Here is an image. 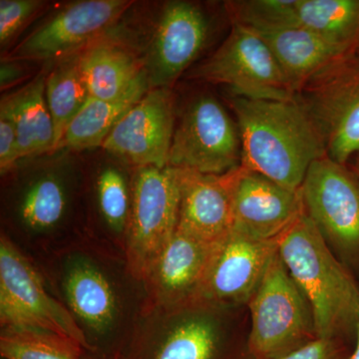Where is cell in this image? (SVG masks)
<instances>
[{
    "instance_id": "6",
    "label": "cell",
    "mask_w": 359,
    "mask_h": 359,
    "mask_svg": "<svg viewBox=\"0 0 359 359\" xmlns=\"http://www.w3.org/2000/svg\"><path fill=\"white\" fill-rule=\"evenodd\" d=\"M0 330L32 332L83 349L86 342L39 266L0 233Z\"/></svg>"
},
{
    "instance_id": "1",
    "label": "cell",
    "mask_w": 359,
    "mask_h": 359,
    "mask_svg": "<svg viewBox=\"0 0 359 359\" xmlns=\"http://www.w3.org/2000/svg\"><path fill=\"white\" fill-rule=\"evenodd\" d=\"M36 264L83 335L84 359H120L149 309L126 255L86 238Z\"/></svg>"
},
{
    "instance_id": "15",
    "label": "cell",
    "mask_w": 359,
    "mask_h": 359,
    "mask_svg": "<svg viewBox=\"0 0 359 359\" xmlns=\"http://www.w3.org/2000/svg\"><path fill=\"white\" fill-rule=\"evenodd\" d=\"M311 81L302 104L323 136L327 157L342 165L359 151V67H344L339 61Z\"/></svg>"
},
{
    "instance_id": "24",
    "label": "cell",
    "mask_w": 359,
    "mask_h": 359,
    "mask_svg": "<svg viewBox=\"0 0 359 359\" xmlns=\"http://www.w3.org/2000/svg\"><path fill=\"white\" fill-rule=\"evenodd\" d=\"M149 90L150 86L145 73L121 98L108 101L89 96L84 107L66 130L57 150L65 148L79 151L99 146L102 147L104 141L109 136L111 131L123 116Z\"/></svg>"
},
{
    "instance_id": "18",
    "label": "cell",
    "mask_w": 359,
    "mask_h": 359,
    "mask_svg": "<svg viewBox=\"0 0 359 359\" xmlns=\"http://www.w3.org/2000/svg\"><path fill=\"white\" fill-rule=\"evenodd\" d=\"M214 245L177 229L144 278L149 308L197 299Z\"/></svg>"
},
{
    "instance_id": "34",
    "label": "cell",
    "mask_w": 359,
    "mask_h": 359,
    "mask_svg": "<svg viewBox=\"0 0 359 359\" xmlns=\"http://www.w3.org/2000/svg\"><path fill=\"white\" fill-rule=\"evenodd\" d=\"M358 171H359V163H358Z\"/></svg>"
},
{
    "instance_id": "26",
    "label": "cell",
    "mask_w": 359,
    "mask_h": 359,
    "mask_svg": "<svg viewBox=\"0 0 359 359\" xmlns=\"http://www.w3.org/2000/svg\"><path fill=\"white\" fill-rule=\"evenodd\" d=\"M45 97L53 121L57 150L66 130L89 98L78 63V54L57 61L53 69L47 73Z\"/></svg>"
},
{
    "instance_id": "25",
    "label": "cell",
    "mask_w": 359,
    "mask_h": 359,
    "mask_svg": "<svg viewBox=\"0 0 359 359\" xmlns=\"http://www.w3.org/2000/svg\"><path fill=\"white\" fill-rule=\"evenodd\" d=\"M297 16L299 25L344 53L359 42V0H297Z\"/></svg>"
},
{
    "instance_id": "11",
    "label": "cell",
    "mask_w": 359,
    "mask_h": 359,
    "mask_svg": "<svg viewBox=\"0 0 359 359\" xmlns=\"http://www.w3.org/2000/svg\"><path fill=\"white\" fill-rule=\"evenodd\" d=\"M242 164L237 123L214 97H198L175 128L167 167L221 175Z\"/></svg>"
},
{
    "instance_id": "16",
    "label": "cell",
    "mask_w": 359,
    "mask_h": 359,
    "mask_svg": "<svg viewBox=\"0 0 359 359\" xmlns=\"http://www.w3.org/2000/svg\"><path fill=\"white\" fill-rule=\"evenodd\" d=\"M209 22L192 2L170 1L149 43L144 69L150 89L169 88L204 48Z\"/></svg>"
},
{
    "instance_id": "21",
    "label": "cell",
    "mask_w": 359,
    "mask_h": 359,
    "mask_svg": "<svg viewBox=\"0 0 359 359\" xmlns=\"http://www.w3.org/2000/svg\"><path fill=\"white\" fill-rule=\"evenodd\" d=\"M249 28L268 45L295 92L346 55L301 25Z\"/></svg>"
},
{
    "instance_id": "4",
    "label": "cell",
    "mask_w": 359,
    "mask_h": 359,
    "mask_svg": "<svg viewBox=\"0 0 359 359\" xmlns=\"http://www.w3.org/2000/svg\"><path fill=\"white\" fill-rule=\"evenodd\" d=\"M278 254L313 311L318 339L355 346L359 283L330 249L306 212L278 238Z\"/></svg>"
},
{
    "instance_id": "8",
    "label": "cell",
    "mask_w": 359,
    "mask_h": 359,
    "mask_svg": "<svg viewBox=\"0 0 359 359\" xmlns=\"http://www.w3.org/2000/svg\"><path fill=\"white\" fill-rule=\"evenodd\" d=\"M301 195L304 212L359 283V182L325 156L309 167Z\"/></svg>"
},
{
    "instance_id": "13",
    "label": "cell",
    "mask_w": 359,
    "mask_h": 359,
    "mask_svg": "<svg viewBox=\"0 0 359 359\" xmlns=\"http://www.w3.org/2000/svg\"><path fill=\"white\" fill-rule=\"evenodd\" d=\"M278 240L259 241L231 231L215 244L197 299L244 309L263 280Z\"/></svg>"
},
{
    "instance_id": "31",
    "label": "cell",
    "mask_w": 359,
    "mask_h": 359,
    "mask_svg": "<svg viewBox=\"0 0 359 359\" xmlns=\"http://www.w3.org/2000/svg\"><path fill=\"white\" fill-rule=\"evenodd\" d=\"M20 159L18 133L11 115L0 107V172L2 176L13 171Z\"/></svg>"
},
{
    "instance_id": "27",
    "label": "cell",
    "mask_w": 359,
    "mask_h": 359,
    "mask_svg": "<svg viewBox=\"0 0 359 359\" xmlns=\"http://www.w3.org/2000/svg\"><path fill=\"white\" fill-rule=\"evenodd\" d=\"M0 356L4 359H84V351L63 340L0 330Z\"/></svg>"
},
{
    "instance_id": "30",
    "label": "cell",
    "mask_w": 359,
    "mask_h": 359,
    "mask_svg": "<svg viewBox=\"0 0 359 359\" xmlns=\"http://www.w3.org/2000/svg\"><path fill=\"white\" fill-rule=\"evenodd\" d=\"M353 349L340 340L318 339L283 359H349Z\"/></svg>"
},
{
    "instance_id": "35",
    "label": "cell",
    "mask_w": 359,
    "mask_h": 359,
    "mask_svg": "<svg viewBox=\"0 0 359 359\" xmlns=\"http://www.w3.org/2000/svg\"><path fill=\"white\" fill-rule=\"evenodd\" d=\"M0 359H4V358H0Z\"/></svg>"
},
{
    "instance_id": "20",
    "label": "cell",
    "mask_w": 359,
    "mask_h": 359,
    "mask_svg": "<svg viewBox=\"0 0 359 359\" xmlns=\"http://www.w3.org/2000/svg\"><path fill=\"white\" fill-rule=\"evenodd\" d=\"M133 174L106 164L84 182L87 238L124 252L132 205ZM126 255V254H125Z\"/></svg>"
},
{
    "instance_id": "9",
    "label": "cell",
    "mask_w": 359,
    "mask_h": 359,
    "mask_svg": "<svg viewBox=\"0 0 359 359\" xmlns=\"http://www.w3.org/2000/svg\"><path fill=\"white\" fill-rule=\"evenodd\" d=\"M180 201V169L135 168L125 254L141 280L176 233Z\"/></svg>"
},
{
    "instance_id": "28",
    "label": "cell",
    "mask_w": 359,
    "mask_h": 359,
    "mask_svg": "<svg viewBox=\"0 0 359 359\" xmlns=\"http://www.w3.org/2000/svg\"><path fill=\"white\" fill-rule=\"evenodd\" d=\"M297 0H250L235 2L233 22L250 28L299 25Z\"/></svg>"
},
{
    "instance_id": "3",
    "label": "cell",
    "mask_w": 359,
    "mask_h": 359,
    "mask_svg": "<svg viewBox=\"0 0 359 359\" xmlns=\"http://www.w3.org/2000/svg\"><path fill=\"white\" fill-rule=\"evenodd\" d=\"M233 109L242 139L241 166L301 190L309 167L327 156L325 144L304 104L237 97Z\"/></svg>"
},
{
    "instance_id": "33",
    "label": "cell",
    "mask_w": 359,
    "mask_h": 359,
    "mask_svg": "<svg viewBox=\"0 0 359 359\" xmlns=\"http://www.w3.org/2000/svg\"><path fill=\"white\" fill-rule=\"evenodd\" d=\"M349 359H359V323L358 327V335H356V344L354 346L353 353Z\"/></svg>"
},
{
    "instance_id": "23",
    "label": "cell",
    "mask_w": 359,
    "mask_h": 359,
    "mask_svg": "<svg viewBox=\"0 0 359 359\" xmlns=\"http://www.w3.org/2000/svg\"><path fill=\"white\" fill-rule=\"evenodd\" d=\"M47 73L42 71L0 102L15 125L20 159L55 150V131L45 97Z\"/></svg>"
},
{
    "instance_id": "12",
    "label": "cell",
    "mask_w": 359,
    "mask_h": 359,
    "mask_svg": "<svg viewBox=\"0 0 359 359\" xmlns=\"http://www.w3.org/2000/svg\"><path fill=\"white\" fill-rule=\"evenodd\" d=\"M131 4L127 0L72 2L33 30L2 59L60 61L70 57L100 40Z\"/></svg>"
},
{
    "instance_id": "22",
    "label": "cell",
    "mask_w": 359,
    "mask_h": 359,
    "mask_svg": "<svg viewBox=\"0 0 359 359\" xmlns=\"http://www.w3.org/2000/svg\"><path fill=\"white\" fill-rule=\"evenodd\" d=\"M78 63L89 96L100 100L121 98L146 73L144 61L131 49L109 40L78 53Z\"/></svg>"
},
{
    "instance_id": "32",
    "label": "cell",
    "mask_w": 359,
    "mask_h": 359,
    "mask_svg": "<svg viewBox=\"0 0 359 359\" xmlns=\"http://www.w3.org/2000/svg\"><path fill=\"white\" fill-rule=\"evenodd\" d=\"M23 76H25V73H23L22 67L18 65V61L2 59L1 65H0V87H1V91L18 83Z\"/></svg>"
},
{
    "instance_id": "17",
    "label": "cell",
    "mask_w": 359,
    "mask_h": 359,
    "mask_svg": "<svg viewBox=\"0 0 359 359\" xmlns=\"http://www.w3.org/2000/svg\"><path fill=\"white\" fill-rule=\"evenodd\" d=\"M304 211L301 190H290L264 175L238 168L233 231L256 240H278Z\"/></svg>"
},
{
    "instance_id": "2",
    "label": "cell",
    "mask_w": 359,
    "mask_h": 359,
    "mask_svg": "<svg viewBox=\"0 0 359 359\" xmlns=\"http://www.w3.org/2000/svg\"><path fill=\"white\" fill-rule=\"evenodd\" d=\"M2 235L41 263L87 238L84 179L54 165L26 172L6 187Z\"/></svg>"
},
{
    "instance_id": "19",
    "label": "cell",
    "mask_w": 359,
    "mask_h": 359,
    "mask_svg": "<svg viewBox=\"0 0 359 359\" xmlns=\"http://www.w3.org/2000/svg\"><path fill=\"white\" fill-rule=\"evenodd\" d=\"M238 168L221 175L180 169L178 230L215 245L233 231V203Z\"/></svg>"
},
{
    "instance_id": "29",
    "label": "cell",
    "mask_w": 359,
    "mask_h": 359,
    "mask_svg": "<svg viewBox=\"0 0 359 359\" xmlns=\"http://www.w3.org/2000/svg\"><path fill=\"white\" fill-rule=\"evenodd\" d=\"M44 6L39 0H1L0 1V43L4 46L36 15Z\"/></svg>"
},
{
    "instance_id": "7",
    "label": "cell",
    "mask_w": 359,
    "mask_h": 359,
    "mask_svg": "<svg viewBox=\"0 0 359 359\" xmlns=\"http://www.w3.org/2000/svg\"><path fill=\"white\" fill-rule=\"evenodd\" d=\"M247 306L248 348L254 359H283L318 339L311 306L278 250Z\"/></svg>"
},
{
    "instance_id": "10",
    "label": "cell",
    "mask_w": 359,
    "mask_h": 359,
    "mask_svg": "<svg viewBox=\"0 0 359 359\" xmlns=\"http://www.w3.org/2000/svg\"><path fill=\"white\" fill-rule=\"evenodd\" d=\"M193 77L224 84L242 98L292 101L295 90L268 45L247 26L233 22L218 50L194 70Z\"/></svg>"
},
{
    "instance_id": "5",
    "label": "cell",
    "mask_w": 359,
    "mask_h": 359,
    "mask_svg": "<svg viewBox=\"0 0 359 359\" xmlns=\"http://www.w3.org/2000/svg\"><path fill=\"white\" fill-rule=\"evenodd\" d=\"M241 309L201 299L149 308L120 359H254Z\"/></svg>"
},
{
    "instance_id": "14",
    "label": "cell",
    "mask_w": 359,
    "mask_h": 359,
    "mask_svg": "<svg viewBox=\"0 0 359 359\" xmlns=\"http://www.w3.org/2000/svg\"><path fill=\"white\" fill-rule=\"evenodd\" d=\"M175 128L171 89H150L123 116L102 148L135 168H165Z\"/></svg>"
}]
</instances>
